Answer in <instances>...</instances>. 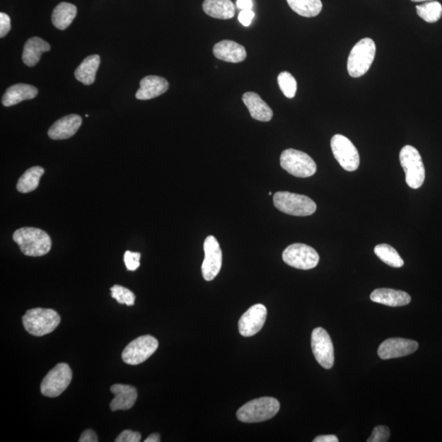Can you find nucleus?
I'll use <instances>...</instances> for the list:
<instances>
[{"label": "nucleus", "instance_id": "obj_19", "mask_svg": "<svg viewBox=\"0 0 442 442\" xmlns=\"http://www.w3.org/2000/svg\"><path fill=\"white\" fill-rule=\"evenodd\" d=\"M216 59L227 62L238 64L246 59L247 51L241 45L232 40H222L213 48Z\"/></svg>", "mask_w": 442, "mask_h": 442}, {"label": "nucleus", "instance_id": "obj_14", "mask_svg": "<svg viewBox=\"0 0 442 442\" xmlns=\"http://www.w3.org/2000/svg\"><path fill=\"white\" fill-rule=\"evenodd\" d=\"M267 310L262 304H256L249 308L238 321V330L243 337L256 335L262 330L267 320Z\"/></svg>", "mask_w": 442, "mask_h": 442}, {"label": "nucleus", "instance_id": "obj_3", "mask_svg": "<svg viewBox=\"0 0 442 442\" xmlns=\"http://www.w3.org/2000/svg\"><path fill=\"white\" fill-rule=\"evenodd\" d=\"M60 322L59 315L52 309H30L23 317L25 330L36 337L50 335L56 330Z\"/></svg>", "mask_w": 442, "mask_h": 442}, {"label": "nucleus", "instance_id": "obj_4", "mask_svg": "<svg viewBox=\"0 0 442 442\" xmlns=\"http://www.w3.org/2000/svg\"><path fill=\"white\" fill-rule=\"evenodd\" d=\"M376 54V45L371 38L359 41L353 47L347 60L348 74L351 77L358 78L366 74Z\"/></svg>", "mask_w": 442, "mask_h": 442}, {"label": "nucleus", "instance_id": "obj_32", "mask_svg": "<svg viewBox=\"0 0 442 442\" xmlns=\"http://www.w3.org/2000/svg\"><path fill=\"white\" fill-rule=\"evenodd\" d=\"M112 298L117 300L120 304H126L128 306L134 305L135 295L131 290L115 285L111 288Z\"/></svg>", "mask_w": 442, "mask_h": 442}, {"label": "nucleus", "instance_id": "obj_6", "mask_svg": "<svg viewBox=\"0 0 442 442\" xmlns=\"http://www.w3.org/2000/svg\"><path fill=\"white\" fill-rule=\"evenodd\" d=\"M400 162L407 184L412 189H419L425 180V168L419 151L412 145H407L400 150Z\"/></svg>", "mask_w": 442, "mask_h": 442}, {"label": "nucleus", "instance_id": "obj_9", "mask_svg": "<svg viewBox=\"0 0 442 442\" xmlns=\"http://www.w3.org/2000/svg\"><path fill=\"white\" fill-rule=\"evenodd\" d=\"M284 262L299 269H311L317 267L320 256L313 248L303 243H293L283 252Z\"/></svg>", "mask_w": 442, "mask_h": 442}, {"label": "nucleus", "instance_id": "obj_39", "mask_svg": "<svg viewBox=\"0 0 442 442\" xmlns=\"http://www.w3.org/2000/svg\"><path fill=\"white\" fill-rule=\"evenodd\" d=\"M253 6L252 0H238L237 7L243 10H252Z\"/></svg>", "mask_w": 442, "mask_h": 442}, {"label": "nucleus", "instance_id": "obj_24", "mask_svg": "<svg viewBox=\"0 0 442 442\" xmlns=\"http://www.w3.org/2000/svg\"><path fill=\"white\" fill-rule=\"evenodd\" d=\"M50 50V45L45 40L39 37H33L25 44L23 61L28 66L33 67L38 64L41 55Z\"/></svg>", "mask_w": 442, "mask_h": 442}, {"label": "nucleus", "instance_id": "obj_1", "mask_svg": "<svg viewBox=\"0 0 442 442\" xmlns=\"http://www.w3.org/2000/svg\"><path fill=\"white\" fill-rule=\"evenodd\" d=\"M13 238L25 256L42 257L51 250L52 241L50 235L37 228H18L14 232Z\"/></svg>", "mask_w": 442, "mask_h": 442}, {"label": "nucleus", "instance_id": "obj_40", "mask_svg": "<svg viewBox=\"0 0 442 442\" xmlns=\"http://www.w3.org/2000/svg\"><path fill=\"white\" fill-rule=\"evenodd\" d=\"M314 442H339V439H337V436L335 435H325L317 436L316 438L313 440Z\"/></svg>", "mask_w": 442, "mask_h": 442}, {"label": "nucleus", "instance_id": "obj_21", "mask_svg": "<svg viewBox=\"0 0 442 442\" xmlns=\"http://www.w3.org/2000/svg\"><path fill=\"white\" fill-rule=\"evenodd\" d=\"M371 299L373 303L392 306V308L407 306L412 301V298L407 293L392 289H376L371 293Z\"/></svg>", "mask_w": 442, "mask_h": 442}, {"label": "nucleus", "instance_id": "obj_20", "mask_svg": "<svg viewBox=\"0 0 442 442\" xmlns=\"http://www.w3.org/2000/svg\"><path fill=\"white\" fill-rule=\"evenodd\" d=\"M243 101L250 112L251 117L259 122H267L273 118V111L267 103L256 93L247 92L243 95Z\"/></svg>", "mask_w": 442, "mask_h": 442}, {"label": "nucleus", "instance_id": "obj_11", "mask_svg": "<svg viewBox=\"0 0 442 442\" xmlns=\"http://www.w3.org/2000/svg\"><path fill=\"white\" fill-rule=\"evenodd\" d=\"M331 149L335 159L347 171H355L360 165L358 150L351 140L344 135L335 134L331 139Z\"/></svg>", "mask_w": 442, "mask_h": 442}, {"label": "nucleus", "instance_id": "obj_42", "mask_svg": "<svg viewBox=\"0 0 442 442\" xmlns=\"http://www.w3.org/2000/svg\"><path fill=\"white\" fill-rule=\"evenodd\" d=\"M412 2L419 3V2H429L433 1V0H412Z\"/></svg>", "mask_w": 442, "mask_h": 442}, {"label": "nucleus", "instance_id": "obj_25", "mask_svg": "<svg viewBox=\"0 0 442 442\" xmlns=\"http://www.w3.org/2000/svg\"><path fill=\"white\" fill-rule=\"evenodd\" d=\"M100 65V57L95 54L87 57L77 67L75 71V77L86 86H91L95 81V77L98 67Z\"/></svg>", "mask_w": 442, "mask_h": 442}, {"label": "nucleus", "instance_id": "obj_26", "mask_svg": "<svg viewBox=\"0 0 442 442\" xmlns=\"http://www.w3.org/2000/svg\"><path fill=\"white\" fill-rule=\"evenodd\" d=\"M77 13L75 5L62 2L57 6L52 15V22L56 28L66 30L74 22Z\"/></svg>", "mask_w": 442, "mask_h": 442}, {"label": "nucleus", "instance_id": "obj_5", "mask_svg": "<svg viewBox=\"0 0 442 442\" xmlns=\"http://www.w3.org/2000/svg\"><path fill=\"white\" fill-rule=\"evenodd\" d=\"M274 205L285 214L295 216H308L316 211L315 202L305 195L290 192H277L273 197Z\"/></svg>", "mask_w": 442, "mask_h": 442}, {"label": "nucleus", "instance_id": "obj_33", "mask_svg": "<svg viewBox=\"0 0 442 442\" xmlns=\"http://www.w3.org/2000/svg\"><path fill=\"white\" fill-rule=\"evenodd\" d=\"M390 430L386 426H377L372 431L368 442H386L390 438Z\"/></svg>", "mask_w": 442, "mask_h": 442}, {"label": "nucleus", "instance_id": "obj_17", "mask_svg": "<svg viewBox=\"0 0 442 442\" xmlns=\"http://www.w3.org/2000/svg\"><path fill=\"white\" fill-rule=\"evenodd\" d=\"M169 83L163 77L148 76L140 81V88L136 92L139 100H149L163 95L168 91Z\"/></svg>", "mask_w": 442, "mask_h": 442}, {"label": "nucleus", "instance_id": "obj_15", "mask_svg": "<svg viewBox=\"0 0 442 442\" xmlns=\"http://www.w3.org/2000/svg\"><path fill=\"white\" fill-rule=\"evenodd\" d=\"M419 343L414 340L390 339L385 340L378 347V356L383 360L404 357L417 351Z\"/></svg>", "mask_w": 442, "mask_h": 442}, {"label": "nucleus", "instance_id": "obj_22", "mask_svg": "<svg viewBox=\"0 0 442 442\" xmlns=\"http://www.w3.org/2000/svg\"><path fill=\"white\" fill-rule=\"evenodd\" d=\"M38 95V90L33 86L17 84L10 86L2 98L4 107H11L25 100H33Z\"/></svg>", "mask_w": 442, "mask_h": 442}, {"label": "nucleus", "instance_id": "obj_2", "mask_svg": "<svg viewBox=\"0 0 442 442\" xmlns=\"http://www.w3.org/2000/svg\"><path fill=\"white\" fill-rule=\"evenodd\" d=\"M280 409L278 400L262 397L251 400L238 410L237 417L241 422L253 424L269 420L277 414Z\"/></svg>", "mask_w": 442, "mask_h": 442}, {"label": "nucleus", "instance_id": "obj_18", "mask_svg": "<svg viewBox=\"0 0 442 442\" xmlns=\"http://www.w3.org/2000/svg\"><path fill=\"white\" fill-rule=\"evenodd\" d=\"M114 398L110 404L112 412L127 410L134 407L138 397L136 388L129 385L115 384L111 387Z\"/></svg>", "mask_w": 442, "mask_h": 442}, {"label": "nucleus", "instance_id": "obj_34", "mask_svg": "<svg viewBox=\"0 0 442 442\" xmlns=\"http://www.w3.org/2000/svg\"><path fill=\"white\" fill-rule=\"evenodd\" d=\"M141 257V254L139 252H132L127 251L124 255V262L127 265V268L129 272H134L140 265L139 260Z\"/></svg>", "mask_w": 442, "mask_h": 442}, {"label": "nucleus", "instance_id": "obj_7", "mask_svg": "<svg viewBox=\"0 0 442 442\" xmlns=\"http://www.w3.org/2000/svg\"><path fill=\"white\" fill-rule=\"evenodd\" d=\"M280 165L290 175L299 178H308L316 173L317 165L308 154L289 149L280 156Z\"/></svg>", "mask_w": 442, "mask_h": 442}, {"label": "nucleus", "instance_id": "obj_23", "mask_svg": "<svg viewBox=\"0 0 442 442\" xmlns=\"http://www.w3.org/2000/svg\"><path fill=\"white\" fill-rule=\"evenodd\" d=\"M202 8L213 18L227 20L235 15V7L231 0H205Z\"/></svg>", "mask_w": 442, "mask_h": 442}, {"label": "nucleus", "instance_id": "obj_30", "mask_svg": "<svg viewBox=\"0 0 442 442\" xmlns=\"http://www.w3.org/2000/svg\"><path fill=\"white\" fill-rule=\"evenodd\" d=\"M416 9H417L419 17L429 23L438 22L442 15L441 4L439 2L434 1V0L417 5Z\"/></svg>", "mask_w": 442, "mask_h": 442}, {"label": "nucleus", "instance_id": "obj_28", "mask_svg": "<svg viewBox=\"0 0 442 442\" xmlns=\"http://www.w3.org/2000/svg\"><path fill=\"white\" fill-rule=\"evenodd\" d=\"M293 11L305 18L318 16L323 8L321 0H287Z\"/></svg>", "mask_w": 442, "mask_h": 442}, {"label": "nucleus", "instance_id": "obj_37", "mask_svg": "<svg viewBox=\"0 0 442 442\" xmlns=\"http://www.w3.org/2000/svg\"><path fill=\"white\" fill-rule=\"evenodd\" d=\"M254 17L255 13L252 10H243L238 15V20L244 27H249Z\"/></svg>", "mask_w": 442, "mask_h": 442}, {"label": "nucleus", "instance_id": "obj_43", "mask_svg": "<svg viewBox=\"0 0 442 442\" xmlns=\"http://www.w3.org/2000/svg\"><path fill=\"white\" fill-rule=\"evenodd\" d=\"M269 195L272 196V192H269Z\"/></svg>", "mask_w": 442, "mask_h": 442}, {"label": "nucleus", "instance_id": "obj_29", "mask_svg": "<svg viewBox=\"0 0 442 442\" xmlns=\"http://www.w3.org/2000/svg\"><path fill=\"white\" fill-rule=\"evenodd\" d=\"M374 253L376 254V256L383 262L386 263L389 267L400 268L404 265L403 259L400 257L396 249L388 245V244H379V245L374 248Z\"/></svg>", "mask_w": 442, "mask_h": 442}, {"label": "nucleus", "instance_id": "obj_10", "mask_svg": "<svg viewBox=\"0 0 442 442\" xmlns=\"http://www.w3.org/2000/svg\"><path fill=\"white\" fill-rule=\"evenodd\" d=\"M158 341L154 337L144 335L132 341L124 348L122 360L131 366H138L153 356L158 350Z\"/></svg>", "mask_w": 442, "mask_h": 442}, {"label": "nucleus", "instance_id": "obj_16", "mask_svg": "<svg viewBox=\"0 0 442 442\" xmlns=\"http://www.w3.org/2000/svg\"><path fill=\"white\" fill-rule=\"evenodd\" d=\"M82 124V118L76 114H71L57 121L48 132L50 139L62 140L69 139L77 132Z\"/></svg>", "mask_w": 442, "mask_h": 442}, {"label": "nucleus", "instance_id": "obj_35", "mask_svg": "<svg viewBox=\"0 0 442 442\" xmlns=\"http://www.w3.org/2000/svg\"><path fill=\"white\" fill-rule=\"evenodd\" d=\"M141 441V434L138 431L124 430L117 436L116 442H139Z\"/></svg>", "mask_w": 442, "mask_h": 442}, {"label": "nucleus", "instance_id": "obj_8", "mask_svg": "<svg viewBox=\"0 0 442 442\" xmlns=\"http://www.w3.org/2000/svg\"><path fill=\"white\" fill-rule=\"evenodd\" d=\"M72 379L70 366L60 363L47 373L40 385V391L47 397L54 398L69 388Z\"/></svg>", "mask_w": 442, "mask_h": 442}, {"label": "nucleus", "instance_id": "obj_41", "mask_svg": "<svg viewBox=\"0 0 442 442\" xmlns=\"http://www.w3.org/2000/svg\"><path fill=\"white\" fill-rule=\"evenodd\" d=\"M161 441L160 435L158 434H151L144 442H159Z\"/></svg>", "mask_w": 442, "mask_h": 442}, {"label": "nucleus", "instance_id": "obj_13", "mask_svg": "<svg viewBox=\"0 0 442 442\" xmlns=\"http://www.w3.org/2000/svg\"><path fill=\"white\" fill-rule=\"evenodd\" d=\"M205 258L202 265V277L206 281L214 279L222 267V251L217 239L208 236L204 242Z\"/></svg>", "mask_w": 442, "mask_h": 442}, {"label": "nucleus", "instance_id": "obj_27", "mask_svg": "<svg viewBox=\"0 0 442 442\" xmlns=\"http://www.w3.org/2000/svg\"><path fill=\"white\" fill-rule=\"evenodd\" d=\"M45 174V169L41 166H33L20 177L17 190L23 194H28L38 188L41 176Z\"/></svg>", "mask_w": 442, "mask_h": 442}, {"label": "nucleus", "instance_id": "obj_38", "mask_svg": "<svg viewBox=\"0 0 442 442\" xmlns=\"http://www.w3.org/2000/svg\"><path fill=\"white\" fill-rule=\"evenodd\" d=\"M79 441L80 442H98V440L97 435L95 433V431H93L91 429H87L84 431V433L81 434Z\"/></svg>", "mask_w": 442, "mask_h": 442}, {"label": "nucleus", "instance_id": "obj_36", "mask_svg": "<svg viewBox=\"0 0 442 442\" xmlns=\"http://www.w3.org/2000/svg\"><path fill=\"white\" fill-rule=\"evenodd\" d=\"M10 29H11V20L8 15L4 13H0V37L4 38L6 36Z\"/></svg>", "mask_w": 442, "mask_h": 442}, {"label": "nucleus", "instance_id": "obj_12", "mask_svg": "<svg viewBox=\"0 0 442 442\" xmlns=\"http://www.w3.org/2000/svg\"><path fill=\"white\" fill-rule=\"evenodd\" d=\"M312 351L317 362L327 369L335 365L334 345L329 334L323 327H316L311 335Z\"/></svg>", "mask_w": 442, "mask_h": 442}, {"label": "nucleus", "instance_id": "obj_31", "mask_svg": "<svg viewBox=\"0 0 442 442\" xmlns=\"http://www.w3.org/2000/svg\"><path fill=\"white\" fill-rule=\"evenodd\" d=\"M278 84L281 91L288 98H293L296 95L298 84L293 76L288 71H283L278 76Z\"/></svg>", "mask_w": 442, "mask_h": 442}]
</instances>
